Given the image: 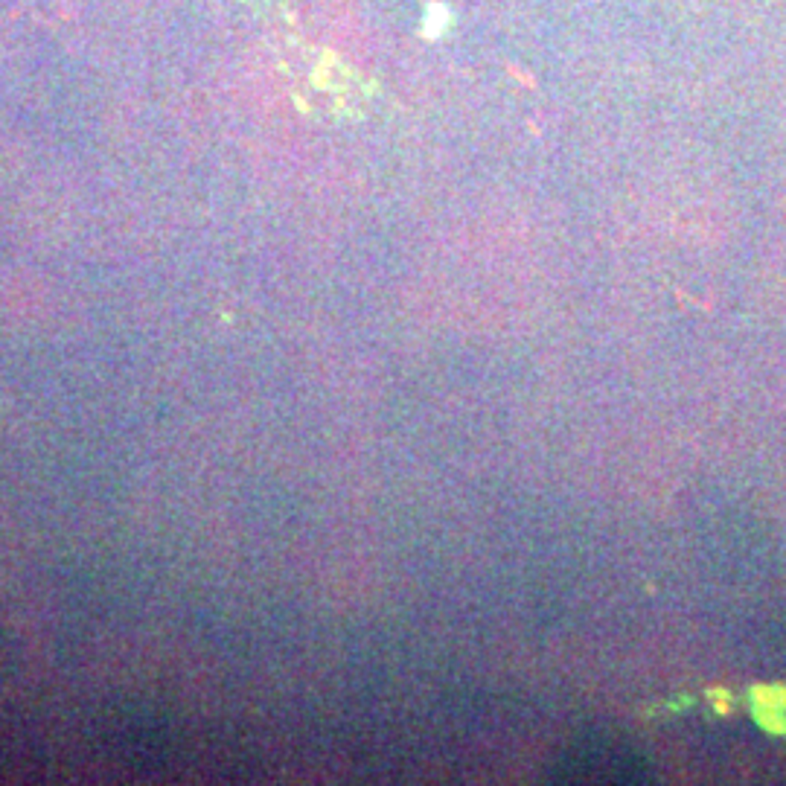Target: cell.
<instances>
[{"label": "cell", "instance_id": "1", "mask_svg": "<svg viewBox=\"0 0 786 786\" xmlns=\"http://www.w3.org/2000/svg\"><path fill=\"white\" fill-rule=\"evenodd\" d=\"M443 23H446V9H440V6H431V18H428V35H437L440 30H443Z\"/></svg>", "mask_w": 786, "mask_h": 786}]
</instances>
